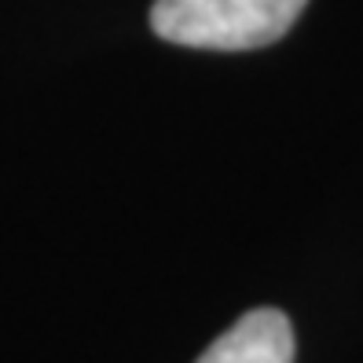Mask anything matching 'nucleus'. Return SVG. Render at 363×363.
<instances>
[{"instance_id": "1", "label": "nucleus", "mask_w": 363, "mask_h": 363, "mask_svg": "<svg viewBox=\"0 0 363 363\" xmlns=\"http://www.w3.org/2000/svg\"><path fill=\"white\" fill-rule=\"evenodd\" d=\"M308 0H155L151 30L180 48L253 52L283 40Z\"/></svg>"}, {"instance_id": "2", "label": "nucleus", "mask_w": 363, "mask_h": 363, "mask_svg": "<svg viewBox=\"0 0 363 363\" xmlns=\"http://www.w3.org/2000/svg\"><path fill=\"white\" fill-rule=\"evenodd\" d=\"M195 363H294V327L279 308H253Z\"/></svg>"}]
</instances>
